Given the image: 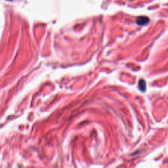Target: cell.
Wrapping results in <instances>:
<instances>
[{
	"label": "cell",
	"instance_id": "6da1fadb",
	"mask_svg": "<svg viewBox=\"0 0 168 168\" xmlns=\"http://www.w3.org/2000/svg\"><path fill=\"white\" fill-rule=\"evenodd\" d=\"M149 22V19L147 16H140L137 19V23L139 25H145Z\"/></svg>",
	"mask_w": 168,
	"mask_h": 168
},
{
	"label": "cell",
	"instance_id": "7a4b0ae2",
	"mask_svg": "<svg viewBox=\"0 0 168 168\" xmlns=\"http://www.w3.org/2000/svg\"><path fill=\"white\" fill-rule=\"evenodd\" d=\"M139 88L142 91H145L146 89V83L145 82V80H141L139 83Z\"/></svg>",
	"mask_w": 168,
	"mask_h": 168
},
{
	"label": "cell",
	"instance_id": "3957f363",
	"mask_svg": "<svg viewBox=\"0 0 168 168\" xmlns=\"http://www.w3.org/2000/svg\"><path fill=\"white\" fill-rule=\"evenodd\" d=\"M7 1H12V0H7Z\"/></svg>",
	"mask_w": 168,
	"mask_h": 168
}]
</instances>
